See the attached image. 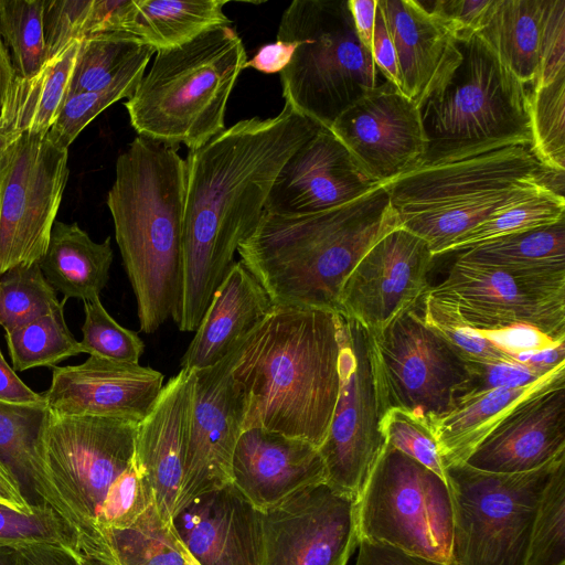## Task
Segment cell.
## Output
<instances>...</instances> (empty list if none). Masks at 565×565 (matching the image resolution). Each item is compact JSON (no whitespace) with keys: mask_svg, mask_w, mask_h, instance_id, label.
<instances>
[{"mask_svg":"<svg viewBox=\"0 0 565 565\" xmlns=\"http://www.w3.org/2000/svg\"><path fill=\"white\" fill-rule=\"evenodd\" d=\"M321 127L285 103L275 117L239 120L188 152L182 291L172 317L181 331L196 330L238 246L264 215L282 164Z\"/></svg>","mask_w":565,"mask_h":565,"instance_id":"obj_1","label":"cell"},{"mask_svg":"<svg viewBox=\"0 0 565 565\" xmlns=\"http://www.w3.org/2000/svg\"><path fill=\"white\" fill-rule=\"evenodd\" d=\"M137 429L125 418L49 412L28 482L86 556L99 559L105 535L153 503L137 458Z\"/></svg>","mask_w":565,"mask_h":565,"instance_id":"obj_2","label":"cell"},{"mask_svg":"<svg viewBox=\"0 0 565 565\" xmlns=\"http://www.w3.org/2000/svg\"><path fill=\"white\" fill-rule=\"evenodd\" d=\"M340 316L271 306L233 350L231 372L245 395L244 429L262 427L320 447L340 388Z\"/></svg>","mask_w":565,"mask_h":565,"instance_id":"obj_3","label":"cell"},{"mask_svg":"<svg viewBox=\"0 0 565 565\" xmlns=\"http://www.w3.org/2000/svg\"><path fill=\"white\" fill-rule=\"evenodd\" d=\"M399 225L387 186L382 184L356 200L316 213L265 212L237 253L273 306L338 313L350 273L377 241Z\"/></svg>","mask_w":565,"mask_h":565,"instance_id":"obj_4","label":"cell"},{"mask_svg":"<svg viewBox=\"0 0 565 565\" xmlns=\"http://www.w3.org/2000/svg\"><path fill=\"white\" fill-rule=\"evenodd\" d=\"M184 185L177 148L137 136L117 158L106 203L145 333L172 318L181 298Z\"/></svg>","mask_w":565,"mask_h":565,"instance_id":"obj_5","label":"cell"},{"mask_svg":"<svg viewBox=\"0 0 565 565\" xmlns=\"http://www.w3.org/2000/svg\"><path fill=\"white\" fill-rule=\"evenodd\" d=\"M457 44V64L418 106L427 147L417 168L531 146L529 88L477 33Z\"/></svg>","mask_w":565,"mask_h":565,"instance_id":"obj_6","label":"cell"},{"mask_svg":"<svg viewBox=\"0 0 565 565\" xmlns=\"http://www.w3.org/2000/svg\"><path fill=\"white\" fill-rule=\"evenodd\" d=\"M246 61L243 40L230 25L157 51L125 103L131 126L138 136L177 149L202 147L225 129L227 102Z\"/></svg>","mask_w":565,"mask_h":565,"instance_id":"obj_7","label":"cell"},{"mask_svg":"<svg viewBox=\"0 0 565 565\" xmlns=\"http://www.w3.org/2000/svg\"><path fill=\"white\" fill-rule=\"evenodd\" d=\"M277 40L298 43L279 73L285 103L322 127L385 81L356 34L348 0L292 1Z\"/></svg>","mask_w":565,"mask_h":565,"instance_id":"obj_8","label":"cell"},{"mask_svg":"<svg viewBox=\"0 0 565 565\" xmlns=\"http://www.w3.org/2000/svg\"><path fill=\"white\" fill-rule=\"evenodd\" d=\"M565 454L521 473H491L466 462L446 468L452 502L447 565H526L542 492Z\"/></svg>","mask_w":565,"mask_h":565,"instance_id":"obj_9","label":"cell"},{"mask_svg":"<svg viewBox=\"0 0 565 565\" xmlns=\"http://www.w3.org/2000/svg\"><path fill=\"white\" fill-rule=\"evenodd\" d=\"M360 539L448 564L452 502L446 480L386 445L358 500Z\"/></svg>","mask_w":565,"mask_h":565,"instance_id":"obj_10","label":"cell"},{"mask_svg":"<svg viewBox=\"0 0 565 565\" xmlns=\"http://www.w3.org/2000/svg\"><path fill=\"white\" fill-rule=\"evenodd\" d=\"M340 316V388L319 447L326 482L359 500L386 443L381 422L388 409L373 334Z\"/></svg>","mask_w":565,"mask_h":565,"instance_id":"obj_11","label":"cell"},{"mask_svg":"<svg viewBox=\"0 0 565 565\" xmlns=\"http://www.w3.org/2000/svg\"><path fill=\"white\" fill-rule=\"evenodd\" d=\"M68 149L25 132L0 149V276L39 264L68 178Z\"/></svg>","mask_w":565,"mask_h":565,"instance_id":"obj_12","label":"cell"},{"mask_svg":"<svg viewBox=\"0 0 565 565\" xmlns=\"http://www.w3.org/2000/svg\"><path fill=\"white\" fill-rule=\"evenodd\" d=\"M428 292L452 303L478 330L524 326L565 339V271L512 273L457 257Z\"/></svg>","mask_w":565,"mask_h":565,"instance_id":"obj_13","label":"cell"},{"mask_svg":"<svg viewBox=\"0 0 565 565\" xmlns=\"http://www.w3.org/2000/svg\"><path fill=\"white\" fill-rule=\"evenodd\" d=\"M387 406L430 420L452 411L468 363L425 324L417 307L373 333Z\"/></svg>","mask_w":565,"mask_h":565,"instance_id":"obj_14","label":"cell"},{"mask_svg":"<svg viewBox=\"0 0 565 565\" xmlns=\"http://www.w3.org/2000/svg\"><path fill=\"white\" fill-rule=\"evenodd\" d=\"M262 565H347L360 542L358 500L327 482L262 511Z\"/></svg>","mask_w":565,"mask_h":565,"instance_id":"obj_15","label":"cell"},{"mask_svg":"<svg viewBox=\"0 0 565 565\" xmlns=\"http://www.w3.org/2000/svg\"><path fill=\"white\" fill-rule=\"evenodd\" d=\"M543 183L559 195L564 172L545 169L529 147L513 146L433 167L413 169L386 184L399 221L511 188Z\"/></svg>","mask_w":565,"mask_h":565,"instance_id":"obj_16","label":"cell"},{"mask_svg":"<svg viewBox=\"0 0 565 565\" xmlns=\"http://www.w3.org/2000/svg\"><path fill=\"white\" fill-rule=\"evenodd\" d=\"M419 236L397 227L377 241L345 279L338 313L375 333L416 308L427 291L434 259Z\"/></svg>","mask_w":565,"mask_h":565,"instance_id":"obj_17","label":"cell"},{"mask_svg":"<svg viewBox=\"0 0 565 565\" xmlns=\"http://www.w3.org/2000/svg\"><path fill=\"white\" fill-rule=\"evenodd\" d=\"M329 129L363 171L384 185L417 168L427 147L418 106L386 79L345 109Z\"/></svg>","mask_w":565,"mask_h":565,"instance_id":"obj_18","label":"cell"},{"mask_svg":"<svg viewBox=\"0 0 565 565\" xmlns=\"http://www.w3.org/2000/svg\"><path fill=\"white\" fill-rule=\"evenodd\" d=\"M232 352L215 365L194 371L184 475L175 510L231 482L232 457L246 412L244 392L231 372Z\"/></svg>","mask_w":565,"mask_h":565,"instance_id":"obj_19","label":"cell"},{"mask_svg":"<svg viewBox=\"0 0 565 565\" xmlns=\"http://www.w3.org/2000/svg\"><path fill=\"white\" fill-rule=\"evenodd\" d=\"M476 33L530 89L565 74V0H492Z\"/></svg>","mask_w":565,"mask_h":565,"instance_id":"obj_20","label":"cell"},{"mask_svg":"<svg viewBox=\"0 0 565 565\" xmlns=\"http://www.w3.org/2000/svg\"><path fill=\"white\" fill-rule=\"evenodd\" d=\"M344 145L321 127L282 164L265 203V212L301 215L329 210L380 186Z\"/></svg>","mask_w":565,"mask_h":565,"instance_id":"obj_21","label":"cell"},{"mask_svg":"<svg viewBox=\"0 0 565 565\" xmlns=\"http://www.w3.org/2000/svg\"><path fill=\"white\" fill-rule=\"evenodd\" d=\"M164 375L139 363L89 355L76 365L54 366L42 394L55 416H108L140 423L163 387Z\"/></svg>","mask_w":565,"mask_h":565,"instance_id":"obj_22","label":"cell"},{"mask_svg":"<svg viewBox=\"0 0 565 565\" xmlns=\"http://www.w3.org/2000/svg\"><path fill=\"white\" fill-rule=\"evenodd\" d=\"M169 524L200 565H262V511L232 482L194 497Z\"/></svg>","mask_w":565,"mask_h":565,"instance_id":"obj_23","label":"cell"},{"mask_svg":"<svg viewBox=\"0 0 565 565\" xmlns=\"http://www.w3.org/2000/svg\"><path fill=\"white\" fill-rule=\"evenodd\" d=\"M231 482L260 511L297 491L326 482L319 448L262 427L242 431L231 463Z\"/></svg>","mask_w":565,"mask_h":565,"instance_id":"obj_24","label":"cell"},{"mask_svg":"<svg viewBox=\"0 0 565 565\" xmlns=\"http://www.w3.org/2000/svg\"><path fill=\"white\" fill-rule=\"evenodd\" d=\"M194 382L195 372L181 369L163 385L150 413L138 423L137 458L153 504L168 524L183 481Z\"/></svg>","mask_w":565,"mask_h":565,"instance_id":"obj_25","label":"cell"},{"mask_svg":"<svg viewBox=\"0 0 565 565\" xmlns=\"http://www.w3.org/2000/svg\"><path fill=\"white\" fill-rule=\"evenodd\" d=\"M565 454V380L529 398L501 422L466 463L491 473H521Z\"/></svg>","mask_w":565,"mask_h":565,"instance_id":"obj_26","label":"cell"},{"mask_svg":"<svg viewBox=\"0 0 565 565\" xmlns=\"http://www.w3.org/2000/svg\"><path fill=\"white\" fill-rule=\"evenodd\" d=\"M377 2L395 50L399 89L419 106L457 64V33L419 0Z\"/></svg>","mask_w":565,"mask_h":565,"instance_id":"obj_27","label":"cell"},{"mask_svg":"<svg viewBox=\"0 0 565 565\" xmlns=\"http://www.w3.org/2000/svg\"><path fill=\"white\" fill-rule=\"evenodd\" d=\"M273 303L257 280L236 262L214 294L181 369L198 371L225 359L264 319Z\"/></svg>","mask_w":565,"mask_h":565,"instance_id":"obj_28","label":"cell"},{"mask_svg":"<svg viewBox=\"0 0 565 565\" xmlns=\"http://www.w3.org/2000/svg\"><path fill=\"white\" fill-rule=\"evenodd\" d=\"M563 380L565 363L531 384L463 397L449 413L428 420L445 468L466 462L483 439L521 404Z\"/></svg>","mask_w":565,"mask_h":565,"instance_id":"obj_29","label":"cell"},{"mask_svg":"<svg viewBox=\"0 0 565 565\" xmlns=\"http://www.w3.org/2000/svg\"><path fill=\"white\" fill-rule=\"evenodd\" d=\"M79 41L33 76H15L0 108V149L25 132L47 135L67 98Z\"/></svg>","mask_w":565,"mask_h":565,"instance_id":"obj_30","label":"cell"},{"mask_svg":"<svg viewBox=\"0 0 565 565\" xmlns=\"http://www.w3.org/2000/svg\"><path fill=\"white\" fill-rule=\"evenodd\" d=\"M114 253L108 236L94 242L77 223L55 221L50 242L39 266L64 299L83 301L99 298L109 279Z\"/></svg>","mask_w":565,"mask_h":565,"instance_id":"obj_31","label":"cell"},{"mask_svg":"<svg viewBox=\"0 0 565 565\" xmlns=\"http://www.w3.org/2000/svg\"><path fill=\"white\" fill-rule=\"evenodd\" d=\"M227 0H134L125 33L157 51L186 44L214 28L230 25Z\"/></svg>","mask_w":565,"mask_h":565,"instance_id":"obj_32","label":"cell"},{"mask_svg":"<svg viewBox=\"0 0 565 565\" xmlns=\"http://www.w3.org/2000/svg\"><path fill=\"white\" fill-rule=\"evenodd\" d=\"M546 190L552 189L543 183L520 185L407 216L399 221V226L426 241L438 257L447 245L492 215Z\"/></svg>","mask_w":565,"mask_h":565,"instance_id":"obj_33","label":"cell"},{"mask_svg":"<svg viewBox=\"0 0 565 565\" xmlns=\"http://www.w3.org/2000/svg\"><path fill=\"white\" fill-rule=\"evenodd\" d=\"M458 257L512 273L565 271V218L460 250Z\"/></svg>","mask_w":565,"mask_h":565,"instance_id":"obj_34","label":"cell"},{"mask_svg":"<svg viewBox=\"0 0 565 565\" xmlns=\"http://www.w3.org/2000/svg\"><path fill=\"white\" fill-rule=\"evenodd\" d=\"M154 53L129 33L87 35L79 41L67 96L104 89L135 66L148 64Z\"/></svg>","mask_w":565,"mask_h":565,"instance_id":"obj_35","label":"cell"},{"mask_svg":"<svg viewBox=\"0 0 565 565\" xmlns=\"http://www.w3.org/2000/svg\"><path fill=\"white\" fill-rule=\"evenodd\" d=\"M98 561L109 565H186L178 539L153 503L129 525L105 535Z\"/></svg>","mask_w":565,"mask_h":565,"instance_id":"obj_36","label":"cell"},{"mask_svg":"<svg viewBox=\"0 0 565 565\" xmlns=\"http://www.w3.org/2000/svg\"><path fill=\"white\" fill-rule=\"evenodd\" d=\"M63 298L52 311L6 333L14 371L56 366L82 353L81 343L67 328Z\"/></svg>","mask_w":565,"mask_h":565,"instance_id":"obj_37","label":"cell"},{"mask_svg":"<svg viewBox=\"0 0 565 565\" xmlns=\"http://www.w3.org/2000/svg\"><path fill=\"white\" fill-rule=\"evenodd\" d=\"M564 212V195L546 190L492 215L447 245L439 256L557 223L565 218Z\"/></svg>","mask_w":565,"mask_h":565,"instance_id":"obj_38","label":"cell"},{"mask_svg":"<svg viewBox=\"0 0 565 565\" xmlns=\"http://www.w3.org/2000/svg\"><path fill=\"white\" fill-rule=\"evenodd\" d=\"M45 0H0V35L18 77L39 73L46 61L43 32Z\"/></svg>","mask_w":565,"mask_h":565,"instance_id":"obj_39","label":"cell"},{"mask_svg":"<svg viewBox=\"0 0 565 565\" xmlns=\"http://www.w3.org/2000/svg\"><path fill=\"white\" fill-rule=\"evenodd\" d=\"M530 150L551 171L565 168V74L529 89Z\"/></svg>","mask_w":565,"mask_h":565,"instance_id":"obj_40","label":"cell"},{"mask_svg":"<svg viewBox=\"0 0 565 565\" xmlns=\"http://www.w3.org/2000/svg\"><path fill=\"white\" fill-rule=\"evenodd\" d=\"M60 303L39 264L18 266L0 276V327L6 333L46 315Z\"/></svg>","mask_w":565,"mask_h":565,"instance_id":"obj_41","label":"cell"},{"mask_svg":"<svg viewBox=\"0 0 565 565\" xmlns=\"http://www.w3.org/2000/svg\"><path fill=\"white\" fill-rule=\"evenodd\" d=\"M47 417L45 402L23 405L0 402V460L19 481H28Z\"/></svg>","mask_w":565,"mask_h":565,"instance_id":"obj_42","label":"cell"},{"mask_svg":"<svg viewBox=\"0 0 565 565\" xmlns=\"http://www.w3.org/2000/svg\"><path fill=\"white\" fill-rule=\"evenodd\" d=\"M419 305H422L419 315L425 324L439 334L466 362L514 360L480 330L467 323L452 303L427 291Z\"/></svg>","mask_w":565,"mask_h":565,"instance_id":"obj_43","label":"cell"},{"mask_svg":"<svg viewBox=\"0 0 565 565\" xmlns=\"http://www.w3.org/2000/svg\"><path fill=\"white\" fill-rule=\"evenodd\" d=\"M526 565H565V459L559 461L542 492Z\"/></svg>","mask_w":565,"mask_h":565,"instance_id":"obj_44","label":"cell"},{"mask_svg":"<svg viewBox=\"0 0 565 565\" xmlns=\"http://www.w3.org/2000/svg\"><path fill=\"white\" fill-rule=\"evenodd\" d=\"M147 65L135 66L104 89L67 96L56 121L47 132L50 140L68 149L82 130L104 109L134 94Z\"/></svg>","mask_w":565,"mask_h":565,"instance_id":"obj_45","label":"cell"},{"mask_svg":"<svg viewBox=\"0 0 565 565\" xmlns=\"http://www.w3.org/2000/svg\"><path fill=\"white\" fill-rule=\"evenodd\" d=\"M82 326V353L125 363H139L145 343L139 335L121 327L104 308L99 298L85 300Z\"/></svg>","mask_w":565,"mask_h":565,"instance_id":"obj_46","label":"cell"},{"mask_svg":"<svg viewBox=\"0 0 565 565\" xmlns=\"http://www.w3.org/2000/svg\"><path fill=\"white\" fill-rule=\"evenodd\" d=\"M386 445L446 479L438 443L427 419L397 407H390L381 422Z\"/></svg>","mask_w":565,"mask_h":565,"instance_id":"obj_47","label":"cell"},{"mask_svg":"<svg viewBox=\"0 0 565 565\" xmlns=\"http://www.w3.org/2000/svg\"><path fill=\"white\" fill-rule=\"evenodd\" d=\"M0 542L12 545L46 542L75 546L65 525L43 503L34 504L26 513L0 503Z\"/></svg>","mask_w":565,"mask_h":565,"instance_id":"obj_48","label":"cell"},{"mask_svg":"<svg viewBox=\"0 0 565 565\" xmlns=\"http://www.w3.org/2000/svg\"><path fill=\"white\" fill-rule=\"evenodd\" d=\"M94 0H45L43 32L46 61L57 57L75 41L84 38L85 24Z\"/></svg>","mask_w":565,"mask_h":565,"instance_id":"obj_49","label":"cell"},{"mask_svg":"<svg viewBox=\"0 0 565 565\" xmlns=\"http://www.w3.org/2000/svg\"><path fill=\"white\" fill-rule=\"evenodd\" d=\"M467 363L470 377L459 399L493 388L524 386L548 373H539L515 360Z\"/></svg>","mask_w":565,"mask_h":565,"instance_id":"obj_50","label":"cell"},{"mask_svg":"<svg viewBox=\"0 0 565 565\" xmlns=\"http://www.w3.org/2000/svg\"><path fill=\"white\" fill-rule=\"evenodd\" d=\"M419 2L426 10L452 26L459 35L476 33L479 30L492 0H426Z\"/></svg>","mask_w":565,"mask_h":565,"instance_id":"obj_51","label":"cell"},{"mask_svg":"<svg viewBox=\"0 0 565 565\" xmlns=\"http://www.w3.org/2000/svg\"><path fill=\"white\" fill-rule=\"evenodd\" d=\"M19 565H102L73 545L58 543H25L17 545Z\"/></svg>","mask_w":565,"mask_h":565,"instance_id":"obj_52","label":"cell"},{"mask_svg":"<svg viewBox=\"0 0 565 565\" xmlns=\"http://www.w3.org/2000/svg\"><path fill=\"white\" fill-rule=\"evenodd\" d=\"M134 0H94L84 38L99 33L125 32Z\"/></svg>","mask_w":565,"mask_h":565,"instance_id":"obj_53","label":"cell"},{"mask_svg":"<svg viewBox=\"0 0 565 565\" xmlns=\"http://www.w3.org/2000/svg\"><path fill=\"white\" fill-rule=\"evenodd\" d=\"M354 565H445L381 542L360 539Z\"/></svg>","mask_w":565,"mask_h":565,"instance_id":"obj_54","label":"cell"},{"mask_svg":"<svg viewBox=\"0 0 565 565\" xmlns=\"http://www.w3.org/2000/svg\"><path fill=\"white\" fill-rule=\"evenodd\" d=\"M371 53L376 67L385 79L393 83L399 89L401 81L396 54L379 2L375 12Z\"/></svg>","mask_w":565,"mask_h":565,"instance_id":"obj_55","label":"cell"},{"mask_svg":"<svg viewBox=\"0 0 565 565\" xmlns=\"http://www.w3.org/2000/svg\"><path fill=\"white\" fill-rule=\"evenodd\" d=\"M297 46V42L280 40L264 44L246 61L244 70L252 67L265 74L280 73L290 63Z\"/></svg>","mask_w":565,"mask_h":565,"instance_id":"obj_56","label":"cell"},{"mask_svg":"<svg viewBox=\"0 0 565 565\" xmlns=\"http://www.w3.org/2000/svg\"><path fill=\"white\" fill-rule=\"evenodd\" d=\"M0 402L8 404H40L42 394L31 390L4 360L0 351Z\"/></svg>","mask_w":565,"mask_h":565,"instance_id":"obj_57","label":"cell"},{"mask_svg":"<svg viewBox=\"0 0 565 565\" xmlns=\"http://www.w3.org/2000/svg\"><path fill=\"white\" fill-rule=\"evenodd\" d=\"M356 34L371 51L377 0H348Z\"/></svg>","mask_w":565,"mask_h":565,"instance_id":"obj_58","label":"cell"},{"mask_svg":"<svg viewBox=\"0 0 565 565\" xmlns=\"http://www.w3.org/2000/svg\"><path fill=\"white\" fill-rule=\"evenodd\" d=\"M0 503L14 511L26 513L33 509L24 497L20 481L13 472L0 460Z\"/></svg>","mask_w":565,"mask_h":565,"instance_id":"obj_59","label":"cell"},{"mask_svg":"<svg viewBox=\"0 0 565 565\" xmlns=\"http://www.w3.org/2000/svg\"><path fill=\"white\" fill-rule=\"evenodd\" d=\"M14 77L15 73L11 63L10 53L0 35V108Z\"/></svg>","mask_w":565,"mask_h":565,"instance_id":"obj_60","label":"cell"},{"mask_svg":"<svg viewBox=\"0 0 565 565\" xmlns=\"http://www.w3.org/2000/svg\"><path fill=\"white\" fill-rule=\"evenodd\" d=\"M0 565H19L17 545L0 542Z\"/></svg>","mask_w":565,"mask_h":565,"instance_id":"obj_61","label":"cell"},{"mask_svg":"<svg viewBox=\"0 0 565 565\" xmlns=\"http://www.w3.org/2000/svg\"><path fill=\"white\" fill-rule=\"evenodd\" d=\"M180 547L186 565H200L198 561L186 551V548L181 543Z\"/></svg>","mask_w":565,"mask_h":565,"instance_id":"obj_62","label":"cell"},{"mask_svg":"<svg viewBox=\"0 0 565 565\" xmlns=\"http://www.w3.org/2000/svg\"><path fill=\"white\" fill-rule=\"evenodd\" d=\"M100 563H102V565H109V564H107V563H104V562H100Z\"/></svg>","mask_w":565,"mask_h":565,"instance_id":"obj_63","label":"cell"}]
</instances>
